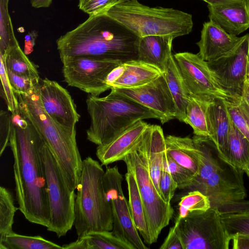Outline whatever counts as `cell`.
<instances>
[{"instance_id": "6da1fadb", "label": "cell", "mask_w": 249, "mask_h": 249, "mask_svg": "<svg viewBox=\"0 0 249 249\" xmlns=\"http://www.w3.org/2000/svg\"><path fill=\"white\" fill-rule=\"evenodd\" d=\"M9 146L12 152L16 200L29 222L47 227L49 207L41 148L45 141L20 115H13Z\"/></svg>"}, {"instance_id": "7a4b0ae2", "label": "cell", "mask_w": 249, "mask_h": 249, "mask_svg": "<svg viewBox=\"0 0 249 249\" xmlns=\"http://www.w3.org/2000/svg\"><path fill=\"white\" fill-rule=\"evenodd\" d=\"M140 37L105 13L89 15L56 41L60 57L89 56L124 63L138 60Z\"/></svg>"}, {"instance_id": "3957f363", "label": "cell", "mask_w": 249, "mask_h": 249, "mask_svg": "<svg viewBox=\"0 0 249 249\" xmlns=\"http://www.w3.org/2000/svg\"><path fill=\"white\" fill-rule=\"evenodd\" d=\"M39 84L29 93H16L19 114L31 122L39 132L58 162L68 185L75 190L83 161L76 137L58 125L45 112L39 95Z\"/></svg>"}, {"instance_id": "277c9868", "label": "cell", "mask_w": 249, "mask_h": 249, "mask_svg": "<svg viewBox=\"0 0 249 249\" xmlns=\"http://www.w3.org/2000/svg\"><path fill=\"white\" fill-rule=\"evenodd\" d=\"M86 102L90 119L87 139L97 146L108 142L139 121L159 119L151 109L112 90L103 97L89 94Z\"/></svg>"}, {"instance_id": "5b68a950", "label": "cell", "mask_w": 249, "mask_h": 249, "mask_svg": "<svg viewBox=\"0 0 249 249\" xmlns=\"http://www.w3.org/2000/svg\"><path fill=\"white\" fill-rule=\"evenodd\" d=\"M102 165L88 156L82 167L76 190L74 225L78 237L91 231H111L113 215L104 184Z\"/></svg>"}, {"instance_id": "8992f818", "label": "cell", "mask_w": 249, "mask_h": 249, "mask_svg": "<svg viewBox=\"0 0 249 249\" xmlns=\"http://www.w3.org/2000/svg\"><path fill=\"white\" fill-rule=\"evenodd\" d=\"M104 13L140 37L158 35L176 38L188 35L193 27L190 14L173 8L149 7L138 0L117 2Z\"/></svg>"}, {"instance_id": "52a82bcc", "label": "cell", "mask_w": 249, "mask_h": 249, "mask_svg": "<svg viewBox=\"0 0 249 249\" xmlns=\"http://www.w3.org/2000/svg\"><path fill=\"white\" fill-rule=\"evenodd\" d=\"M41 156L50 213L46 228L59 238L65 236L74 225L76 194L68 185L58 162L45 141L41 148Z\"/></svg>"}, {"instance_id": "ba28073f", "label": "cell", "mask_w": 249, "mask_h": 249, "mask_svg": "<svg viewBox=\"0 0 249 249\" xmlns=\"http://www.w3.org/2000/svg\"><path fill=\"white\" fill-rule=\"evenodd\" d=\"M174 226L184 249H228L231 235L223 222L221 212L211 207L175 221Z\"/></svg>"}, {"instance_id": "9c48e42d", "label": "cell", "mask_w": 249, "mask_h": 249, "mask_svg": "<svg viewBox=\"0 0 249 249\" xmlns=\"http://www.w3.org/2000/svg\"><path fill=\"white\" fill-rule=\"evenodd\" d=\"M137 144L123 161L127 169L135 178L153 244L157 242L161 231L169 224L174 210L171 203H167L157 190L147 166L137 149Z\"/></svg>"}, {"instance_id": "30bf717a", "label": "cell", "mask_w": 249, "mask_h": 249, "mask_svg": "<svg viewBox=\"0 0 249 249\" xmlns=\"http://www.w3.org/2000/svg\"><path fill=\"white\" fill-rule=\"evenodd\" d=\"M64 81L71 87L99 96L111 87L107 84L109 74L121 65L120 61L84 55L60 57Z\"/></svg>"}, {"instance_id": "8fae6325", "label": "cell", "mask_w": 249, "mask_h": 249, "mask_svg": "<svg viewBox=\"0 0 249 249\" xmlns=\"http://www.w3.org/2000/svg\"><path fill=\"white\" fill-rule=\"evenodd\" d=\"M173 56L190 95L213 101L236 98L222 87L207 62L198 54L182 52Z\"/></svg>"}, {"instance_id": "7c38bea8", "label": "cell", "mask_w": 249, "mask_h": 249, "mask_svg": "<svg viewBox=\"0 0 249 249\" xmlns=\"http://www.w3.org/2000/svg\"><path fill=\"white\" fill-rule=\"evenodd\" d=\"M123 178L117 166L107 167L103 176V184L107 197L111 203L113 215V234L132 249H147L131 217L128 201L123 188Z\"/></svg>"}, {"instance_id": "4fadbf2b", "label": "cell", "mask_w": 249, "mask_h": 249, "mask_svg": "<svg viewBox=\"0 0 249 249\" xmlns=\"http://www.w3.org/2000/svg\"><path fill=\"white\" fill-rule=\"evenodd\" d=\"M249 54V34L220 57L207 62L222 87L235 98L241 96Z\"/></svg>"}, {"instance_id": "5bb4252c", "label": "cell", "mask_w": 249, "mask_h": 249, "mask_svg": "<svg viewBox=\"0 0 249 249\" xmlns=\"http://www.w3.org/2000/svg\"><path fill=\"white\" fill-rule=\"evenodd\" d=\"M110 89L152 110L162 124L176 118V106L163 73L143 86Z\"/></svg>"}, {"instance_id": "9a60e30c", "label": "cell", "mask_w": 249, "mask_h": 249, "mask_svg": "<svg viewBox=\"0 0 249 249\" xmlns=\"http://www.w3.org/2000/svg\"><path fill=\"white\" fill-rule=\"evenodd\" d=\"M38 91L42 107L51 119L73 137L80 116L69 91L57 82L40 79Z\"/></svg>"}, {"instance_id": "2e32d148", "label": "cell", "mask_w": 249, "mask_h": 249, "mask_svg": "<svg viewBox=\"0 0 249 249\" xmlns=\"http://www.w3.org/2000/svg\"><path fill=\"white\" fill-rule=\"evenodd\" d=\"M148 124L140 120L108 142L98 145L96 155L102 165L123 160L139 142Z\"/></svg>"}, {"instance_id": "e0dca14e", "label": "cell", "mask_w": 249, "mask_h": 249, "mask_svg": "<svg viewBox=\"0 0 249 249\" xmlns=\"http://www.w3.org/2000/svg\"><path fill=\"white\" fill-rule=\"evenodd\" d=\"M209 18L227 33L239 35L249 28V0L209 5Z\"/></svg>"}, {"instance_id": "ac0fdd59", "label": "cell", "mask_w": 249, "mask_h": 249, "mask_svg": "<svg viewBox=\"0 0 249 249\" xmlns=\"http://www.w3.org/2000/svg\"><path fill=\"white\" fill-rule=\"evenodd\" d=\"M137 149L145 163L151 179L160 195L159 182L165 150V137L161 127L148 124L137 145Z\"/></svg>"}, {"instance_id": "d6986e66", "label": "cell", "mask_w": 249, "mask_h": 249, "mask_svg": "<svg viewBox=\"0 0 249 249\" xmlns=\"http://www.w3.org/2000/svg\"><path fill=\"white\" fill-rule=\"evenodd\" d=\"M241 37L230 34L212 21L203 24L200 40L196 43L198 54L204 60H214L231 50Z\"/></svg>"}, {"instance_id": "ffe728a7", "label": "cell", "mask_w": 249, "mask_h": 249, "mask_svg": "<svg viewBox=\"0 0 249 249\" xmlns=\"http://www.w3.org/2000/svg\"><path fill=\"white\" fill-rule=\"evenodd\" d=\"M171 36H147L140 37L138 60L154 66L164 72L172 55Z\"/></svg>"}, {"instance_id": "44dd1931", "label": "cell", "mask_w": 249, "mask_h": 249, "mask_svg": "<svg viewBox=\"0 0 249 249\" xmlns=\"http://www.w3.org/2000/svg\"><path fill=\"white\" fill-rule=\"evenodd\" d=\"M121 75L110 84L111 88H132L145 85L163 72L158 68L139 61H129L123 63Z\"/></svg>"}, {"instance_id": "7402d4cb", "label": "cell", "mask_w": 249, "mask_h": 249, "mask_svg": "<svg viewBox=\"0 0 249 249\" xmlns=\"http://www.w3.org/2000/svg\"><path fill=\"white\" fill-rule=\"evenodd\" d=\"M209 112L212 127L210 139L215 143L220 158L228 163L230 116L224 101H213Z\"/></svg>"}, {"instance_id": "603a6c76", "label": "cell", "mask_w": 249, "mask_h": 249, "mask_svg": "<svg viewBox=\"0 0 249 249\" xmlns=\"http://www.w3.org/2000/svg\"><path fill=\"white\" fill-rule=\"evenodd\" d=\"M166 153L179 165L194 173H199L196 149L192 138L173 135L165 137Z\"/></svg>"}, {"instance_id": "cb8c5ba5", "label": "cell", "mask_w": 249, "mask_h": 249, "mask_svg": "<svg viewBox=\"0 0 249 249\" xmlns=\"http://www.w3.org/2000/svg\"><path fill=\"white\" fill-rule=\"evenodd\" d=\"M63 249H132L112 231H91L62 246Z\"/></svg>"}, {"instance_id": "d4e9b609", "label": "cell", "mask_w": 249, "mask_h": 249, "mask_svg": "<svg viewBox=\"0 0 249 249\" xmlns=\"http://www.w3.org/2000/svg\"><path fill=\"white\" fill-rule=\"evenodd\" d=\"M128 193V204L134 226L143 241L152 244L151 236L143 203L133 173L129 169L125 175Z\"/></svg>"}, {"instance_id": "484cf974", "label": "cell", "mask_w": 249, "mask_h": 249, "mask_svg": "<svg viewBox=\"0 0 249 249\" xmlns=\"http://www.w3.org/2000/svg\"><path fill=\"white\" fill-rule=\"evenodd\" d=\"M213 102L190 95L185 123L192 127L195 135L211 138L209 109Z\"/></svg>"}, {"instance_id": "4316f807", "label": "cell", "mask_w": 249, "mask_h": 249, "mask_svg": "<svg viewBox=\"0 0 249 249\" xmlns=\"http://www.w3.org/2000/svg\"><path fill=\"white\" fill-rule=\"evenodd\" d=\"M177 107L176 119L185 123L190 95L186 88L174 56L172 55L163 72Z\"/></svg>"}, {"instance_id": "83f0119b", "label": "cell", "mask_w": 249, "mask_h": 249, "mask_svg": "<svg viewBox=\"0 0 249 249\" xmlns=\"http://www.w3.org/2000/svg\"><path fill=\"white\" fill-rule=\"evenodd\" d=\"M228 163L244 172L249 165V140L235 126L230 117Z\"/></svg>"}, {"instance_id": "f1b7e54d", "label": "cell", "mask_w": 249, "mask_h": 249, "mask_svg": "<svg viewBox=\"0 0 249 249\" xmlns=\"http://www.w3.org/2000/svg\"><path fill=\"white\" fill-rule=\"evenodd\" d=\"M4 58L6 68L12 73L40 82L39 73L36 65L30 60L19 45L10 48Z\"/></svg>"}, {"instance_id": "f546056e", "label": "cell", "mask_w": 249, "mask_h": 249, "mask_svg": "<svg viewBox=\"0 0 249 249\" xmlns=\"http://www.w3.org/2000/svg\"><path fill=\"white\" fill-rule=\"evenodd\" d=\"M0 249H63L62 246L41 236H26L12 232L0 240Z\"/></svg>"}, {"instance_id": "4dcf8cb0", "label": "cell", "mask_w": 249, "mask_h": 249, "mask_svg": "<svg viewBox=\"0 0 249 249\" xmlns=\"http://www.w3.org/2000/svg\"><path fill=\"white\" fill-rule=\"evenodd\" d=\"M18 208L15 205L11 191L3 186L0 187V240L13 232V225L15 213Z\"/></svg>"}, {"instance_id": "1f68e13d", "label": "cell", "mask_w": 249, "mask_h": 249, "mask_svg": "<svg viewBox=\"0 0 249 249\" xmlns=\"http://www.w3.org/2000/svg\"><path fill=\"white\" fill-rule=\"evenodd\" d=\"M211 207L207 196L197 190H191L183 196L178 203V216L176 221L196 212L205 211Z\"/></svg>"}, {"instance_id": "d6a6232c", "label": "cell", "mask_w": 249, "mask_h": 249, "mask_svg": "<svg viewBox=\"0 0 249 249\" xmlns=\"http://www.w3.org/2000/svg\"><path fill=\"white\" fill-rule=\"evenodd\" d=\"M221 214L231 235L235 233L249 234V203L238 209L222 212Z\"/></svg>"}, {"instance_id": "836d02e7", "label": "cell", "mask_w": 249, "mask_h": 249, "mask_svg": "<svg viewBox=\"0 0 249 249\" xmlns=\"http://www.w3.org/2000/svg\"><path fill=\"white\" fill-rule=\"evenodd\" d=\"M8 6L0 1V54L2 55L10 48L19 45L14 33Z\"/></svg>"}, {"instance_id": "e575fe53", "label": "cell", "mask_w": 249, "mask_h": 249, "mask_svg": "<svg viewBox=\"0 0 249 249\" xmlns=\"http://www.w3.org/2000/svg\"><path fill=\"white\" fill-rule=\"evenodd\" d=\"M164 157L166 160L167 168L173 178L178 185L179 189H189L193 185L196 175L190 170L178 164L164 152Z\"/></svg>"}, {"instance_id": "d590c367", "label": "cell", "mask_w": 249, "mask_h": 249, "mask_svg": "<svg viewBox=\"0 0 249 249\" xmlns=\"http://www.w3.org/2000/svg\"><path fill=\"white\" fill-rule=\"evenodd\" d=\"M0 64V77L1 82L0 95L7 105L8 110L13 115L19 114L18 99L9 81L4 60L1 55Z\"/></svg>"}, {"instance_id": "8d00e7d4", "label": "cell", "mask_w": 249, "mask_h": 249, "mask_svg": "<svg viewBox=\"0 0 249 249\" xmlns=\"http://www.w3.org/2000/svg\"><path fill=\"white\" fill-rule=\"evenodd\" d=\"M177 188L178 185L173 178L167 168L163 153L162 165L159 182V189L161 197L167 203H171V201Z\"/></svg>"}, {"instance_id": "74e56055", "label": "cell", "mask_w": 249, "mask_h": 249, "mask_svg": "<svg viewBox=\"0 0 249 249\" xmlns=\"http://www.w3.org/2000/svg\"><path fill=\"white\" fill-rule=\"evenodd\" d=\"M237 98L224 101V103L234 124L249 140V127L237 103Z\"/></svg>"}, {"instance_id": "f35d334b", "label": "cell", "mask_w": 249, "mask_h": 249, "mask_svg": "<svg viewBox=\"0 0 249 249\" xmlns=\"http://www.w3.org/2000/svg\"><path fill=\"white\" fill-rule=\"evenodd\" d=\"M12 127V114L9 110H1L0 113V156L9 146Z\"/></svg>"}, {"instance_id": "ab89813d", "label": "cell", "mask_w": 249, "mask_h": 249, "mask_svg": "<svg viewBox=\"0 0 249 249\" xmlns=\"http://www.w3.org/2000/svg\"><path fill=\"white\" fill-rule=\"evenodd\" d=\"M118 0H79V9L89 16L104 13Z\"/></svg>"}, {"instance_id": "60d3db41", "label": "cell", "mask_w": 249, "mask_h": 249, "mask_svg": "<svg viewBox=\"0 0 249 249\" xmlns=\"http://www.w3.org/2000/svg\"><path fill=\"white\" fill-rule=\"evenodd\" d=\"M10 83L16 93L26 94L33 91L40 82L32 79L17 75L7 70Z\"/></svg>"}, {"instance_id": "b9f144b4", "label": "cell", "mask_w": 249, "mask_h": 249, "mask_svg": "<svg viewBox=\"0 0 249 249\" xmlns=\"http://www.w3.org/2000/svg\"><path fill=\"white\" fill-rule=\"evenodd\" d=\"M160 249H184L181 240L174 226L170 228L167 236Z\"/></svg>"}, {"instance_id": "7bdbcfd3", "label": "cell", "mask_w": 249, "mask_h": 249, "mask_svg": "<svg viewBox=\"0 0 249 249\" xmlns=\"http://www.w3.org/2000/svg\"><path fill=\"white\" fill-rule=\"evenodd\" d=\"M231 235L232 249H249V234L235 233Z\"/></svg>"}, {"instance_id": "ee69618b", "label": "cell", "mask_w": 249, "mask_h": 249, "mask_svg": "<svg viewBox=\"0 0 249 249\" xmlns=\"http://www.w3.org/2000/svg\"><path fill=\"white\" fill-rule=\"evenodd\" d=\"M37 36V35L36 31L29 32L26 35L24 49V53L26 54L30 53L32 51Z\"/></svg>"}, {"instance_id": "f6af8a7d", "label": "cell", "mask_w": 249, "mask_h": 249, "mask_svg": "<svg viewBox=\"0 0 249 249\" xmlns=\"http://www.w3.org/2000/svg\"><path fill=\"white\" fill-rule=\"evenodd\" d=\"M241 97L249 107V71L248 69L243 86Z\"/></svg>"}, {"instance_id": "bcb514c9", "label": "cell", "mask_w": 249, "mask_h": 249, "mask_svg": "<svg viewBox=\"0 0 249 249\" xmlns=\"http://www.w3.org/2000/svg\"><path fill=\"white\" fill-rule=\"evenodd\" d=\"M237 102L249 127V107L241 96L237 98Z\"/></svg>"}, {"instance_id": "7dc6e473", "label": "cell", "mask_w": 249, "mask_h": 249, "mask_svg": "<svg viewBox=\"0 0 249 249\" xmlns=\"http://www.w3.org/2000/svg\"><path fill=\"white\" fill-rule=\"evenodd\" d=\"M53 0H30L31 6L35 8H48Z\"/></svg>"}, {"instance_id": "c3c4849f", "label": "cell", "mask_w": 249, "mask_h": 249, "mask_svg": "<svg viewBox=\"0 0 249 249\" xmlns=\"http://www.w3.org/2000/svg\"><path fill=\"white\" fill-rule=\"evenodd\" d=\"M206 2L209 5L219 4L234 0H202Z\"/></svg>"}, {"instance_id": "681fc988", "label": "cell", "mask_w": 249, "mask_h": 249, "mask_svg": "<svg viewBox=\"0 0 249 249\" xmlns=\"http://www.w3.org/2000/svg\"><path fill=\"white\" fill-rule=\"evenodd\" d=\"M244 172L246 173L248 178H249V165L247 167V168L245 170Z\"/></svg>"}, {"instance_id": "f907efd6", "label": "cell", "mask_w": 249, "mask_h": 249, "mask_svg": "<svg viewBox=\"0 0 249 249\" xmlns=\"http://www.w3.org/2000/svg\"><path fill=\"white\" fill-rule=\"evenodd\" d=\"M0 1L3 2L5 4L8 5L9 0H0Z\"/></svg>"}, {"instance_id": "816d5d0a", "label": "cell", "mask_w": 249, "mask_h": 249, "mask_svg": "<svg viewBox=\"0 0 249 249\" xmlns=\"http://www.w3.org/2000/svg\"><path fill=\"white\" fill-rule=\"evenodd\" d=\"M247 69L249 71V54L248 58Z\"/></svg>"}, {"instance_id": "f5cc1de1", "label": "cell", "mask_w": 249, "mask_h": 249, "mask_svg": "<svg viewBox=\"0 0 249 249\" xmlns=\"http://www.w3.org/2000/svg\"><path fill=\"white\" fill-rule=\"evenodd\" d=\"M129 0H118V2L125 1H129Z\"/></svg>"}, {"instance_id": "db71d44e", "label": "cell", "mask_w": 249, "mask_h": 249, "mask_svg": "<svg viewBox=\"0 0 249 249\" xmlns=\"http://www.w3.org/2000/svg\"></svg>"}]
</instances>
